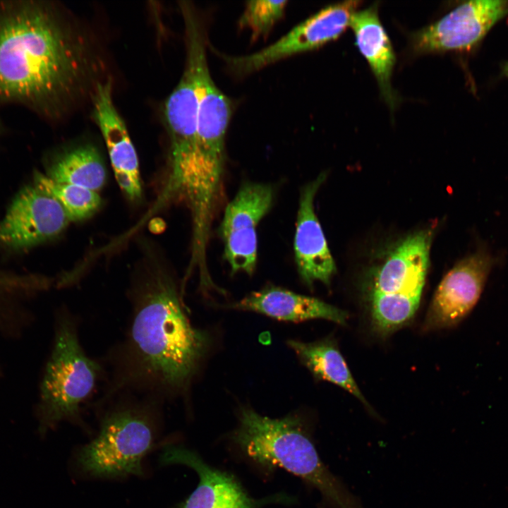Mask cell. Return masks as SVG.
I'll list each match as a JSON object with an SVG mask.
<instances>
[{"label":"cell","mask_w":508,"mask_h":508,"mask_svg":"<svg viewBox=\"0 0 508 508\" xmlns=\"http://www.w3.org/2000/svg\"><path fill=\"white\" fill-rule=\"evenodd\" d=\"M91 45L48 6H6L0 12V101L52 107L74 99L97 71Z\"/></svg>","instance_id":"obj_1"},{"label":"cell","mask_w":508,"mask_h":508,"mask_svg":"<svg viewBox=\"0 0 508 508\" xmlns=\"http://www.w3.org/2000/svg\"><path fill=\"white\" fill-rule=\"evenodd\" d=\"M140 282L108 397L134 390L160 402L188 386L208 337L190 324L169 277L156 272Z\"/></svg>","instance_id":"obj_2"},{"label":"cell","mask_w":508,"mask_h":508,"mask_svg":"<svg viewBox=\"0 0 508 508\" xmlns=\"http://www.w3.org/2000/svg\"><path fill=\"white\" fill-rule=\"evenodd\" d=\"M232 439L248 457L267 468L279 467L320 492L330 508H363L356 497L321 460L300 420L263 416L243 409Z\"/></svg>","instance_id":"obj_3"},{"label":"cell","mask_w":508,"mask_h":508,"mask_svg":"<svg viewBox=\"0 0 508 508\" xmlns=\"http://www.w3.org/2000/svg\"><path fill=\"white\" fill-rule=\"evenodd\" d=\"M118 401L102 418L97 436L78 454L80 468L92 476H142V460L155 445L159 401L123 395Z\"/></svg>","instance_id":"obj_4"},{"label":"cell","mask_w":508,"mask_h":508,"mask_svg":"<svg viewBox=\"0 0 508 508\" xmlns=\"http://www.w3.org/2000/svg\"><path fill=\"white\" fill-rule=\"evenodd\" d=\"M430 230L406 238L375 272L367 295L373 329L386 337L409 323L419 307L428 268Z\"/></svg>","instance_id":"obj_5"},{"label":"cell","mask_w":508,"mask_h":508,"mask_svg":"<svg viewBox=\"0 0 508 508\" xmlns=\"http://www.w3.org/2000/svg\"><path fill=\"white\" fill-rule=\"evenodd\" d=\"M186 61L179 82L167 99L164 117L169 137V174L164 193L184 197L190 188L196 162L199 72L206 56L203 27L193 14L183 18Z\"/></svg>","instance_id":"obj_6"},{"label":"cell","mask_w":508,"mask_h":508,"mask_svg":"<svg viewBox=\"0 0 508 508\" xmlns=\"http://www.w3.org/2000/svg\"><path fill=\"white\" fill-rule=\"evenodd\" d=\"M102 366L80 343L75 321L63 315L40 385V412L46 430L61 421L81 424V409L95 390Z\"/></svg>","instance_id":"obj_7"},{"label":"cell","mask_w":508,"mask_h":508,"mask_svg":"<svg viewBox=\"0 0 508 508\" xmlns=\"http://www.w3.org/2000/svg\"><path fill=\"white\" fill-rule=\"evenodd\" d=\"M498 258L485 243L460 260L442 278L427 311L423 329L453 327L473 310Z\"/></svg>","instance_id":"obj_8"},{"label":"cell","mask_w":508,"mask_h":508,"mask_svg":"<svg viewBox=\"0 0 508 508\" xmlns=\"http://www.w3.org/2000/svg\"><path fill=\"white\" fill-rule=\"evenodd\" d=\"M360 4L359 1H347L329 5L264 49L245 56H224V60L234 73L244 75L291 56L318 49L337 39L350 26Z\"/></svg>","instance_id":"obj_9"},{"label":"cell","mask_w":508,"mask_h":508,"mask_svg":"<svg viewBox=\"0 0 508 508\" xmlns=\"http://www.w3.org/2000/svg\"><path fill=\"white\" fill-rule=\"evenodd\" d=\"M273 188L246 182L227 205L219 226L224 257L232 273L255 271L258 256L256 227L271 208Z\"/></svg>","instance_id":"obj_10"},{"label":"cell","mask_w":508,"mask_h":508,"mask_svg":"<svg viewBox=\"0 0 508 508\" xmlns=\"http://www.w3.org/2000/svg\"><path fill=\"white\" fill-rule=\"evenodd\" d=\"M507 14V0L464 2L439 20L413 33V49L425 54L470 49Z\"/></svg>","instance_id":"obj_11"},{"label":"cell","mask_w":508,"mask_h":508,"mask_svg":"<svg viewBox=\"0 0 508 508\" xmlns=\"http://www.w3.org/2000/svg\"><path fill=\"white\" fill-rule=\"evenodd\" d=\"M159 461L164 465L188 466L199 476L194 491L175 508H260L270 503L294 501L284 494L253 499L232 475L210 466L195 452L181 445H164Z\"/></svg>","instance_id":"obj_12"},{"label":"cell","mask_w":508,"mask_h":508,"mask_svg":"<svg viewBox=\"0 0 508 508\" xmlns=\"http://www.w3.org/2000/svg\"><path fill=\"white\" fill-rule=\"evenodd\" d=\"M70 220L60 204L35 184L24 188L0 221V243L20 248L59 235Z\"/></svg>","instance_id":"obj_13"},{"label":"cell","mask_w":508,"mask_h":508,"mask_svg":"<svg viewBox=\"0 0 508 508\" xmlns=\"http://www.w3.org/2000/svg\"><path fill=\"white\" fill-rule=\"evenodd\" d=\"M92 99L94 118L106 144L116 182L128 198L137 200L142 194L138 157L115 107L111 81H99Z\"/></svg>","instance_id":"obj_14"},{"label":"cell","mask_w":508,"mask_h":508,"mask_svg":"<svg viewBox=\"0 0 508 508\" xmlns=\"http://www.w3.org/2000/svg\"><path fill=\"white\" fill-rule=\"evenodd\" d=\"M325 174L319 175L301 190L296 231L294 258L299 275L309 286L320 282L329 285L336 266L314 209V200Z\"/></svg>","instance_id":"obj_15"},{"label":"cell","mask_w":508,"mask_h":508,"mask_svg":"<svg viewBox=\"0 0 508 508\" xmlns=\"http://www.w3.org/2000/svg\"><path fill=\"white\" fill-rule=\"evenodd\" d=\"M231 112V102L214 83L205 57L199 72L198 161L224 163L225 138Z\"/></svg>","instance_id":"obj_16"},{"label":"cell","mask_w":508,"mask_h":508,"mask_svg":"<svg viewBox=\"0 0 508 508\" xmlns=\"http://www.w3.org/2000/svg\"><path fill=\"white\" fill-rule=\"evenodd\" d=\"M230 307L291 322L325 319L345 325L349 318L346 311L320 299L277 286L253 291Z\"/></svg>","instance_id":"obj_17"},{"label":"cell","mask_w":508,"mask_h":508,"mask_svg":"<svg viewBox=\"0 0 508 508\" xmlns=\"http://www.w3.org/2000/svg\"><path fill=\"white\" fill-rule=\"evenodd\" d=\"M377 8V4H373L356 11L351 18L350 27L359 52L368 61L377 81L382 97L393 110L397 103L391 83L396 58L390 40L380 22Z\"/></svg>","instance_id":"obj_18"},{"label":"cell","mask_w":508,"mask_h":508,"mask_svg":"<svg viewBox=\"0 0 508 508\" xmlns=\"http://www.w3.org/2000/svg\"><path fill=\"white\" fill-rule=\"evenodd\" d=\"M288 344L317 378L341 387L357 398L372 414H375L354 380L334 339L326 338L309 343L290 340Z\"/></svg>","instance_id":"obj_19"},{"label":"cell","mask_w":508,"mask_h":508,"mask_svg":"<svg viewBox=\"0 0 508 508\" xmlns=\"http://www.w3.org/2000/svg\"><path fill=\"white\" fill-rule=\"evenodd\" d=\"M54 181L81 186L98 192L107 179L98 150L91 145L72 148L61 155L45 174Z\"/></svg>","instance_id":"obj_20"},{"label":"cell","mask_w":508,"mask_h":508,"mask_svg":"<svg viewBox=\"0 0 508 508\" xmlns=\"http://www.w3.org/2000/svg\"><path fill=\"white\" fill-rule=\"evenodd\" d=\"M34 184L60 204L70 221L85 219L96 212L101 205L98 192L54 181L46 174H37Z\"/></svg>","instance_id":"obj_21"},{"label":"cell","mask_w":508,"mask_h":508,"mask_svg":"<svg viewBox=\"0 0 508 508\" xmlns=\"http://www.w3.org/2000/svg\"><path fill=\"white\" fill-rule=\"evenodd\" d=\"M287 3L285 0L247 1L238 21L239 27L250 30L252 40L265 37L282 18Z\"/></svg>","instance_id":"obj_22"},{"label":"cell","mask_w":508,"mask_h":508,"mask_svg":"<svg viewBox=\"0 0 508 508\" xmlns=\"http://www.w3.org/2000/svg\"><path fill=\"white\" fill-rule=\"evenodd\" d=\"M25 283H22V282H19L18 281H12L11 279L7 280L6 278L0 277V288H7V287H13L18 286V284L24 285Z\"/></svg>","instance_id":"obj_23"},{"label":"cell","mask_w":508,"mask_h":508,"mask_svg":"<svg viewBox=\"0 0 508 508\" xmlns=\"http://www.w3.org/2000/svg\"><path fill=\"white\" fill-rule=\"evenodd\" d=\"M504 73L508 77V63H507L504 67Z\"/></svg>","instance_id":"obj_24"}]
</instances>
